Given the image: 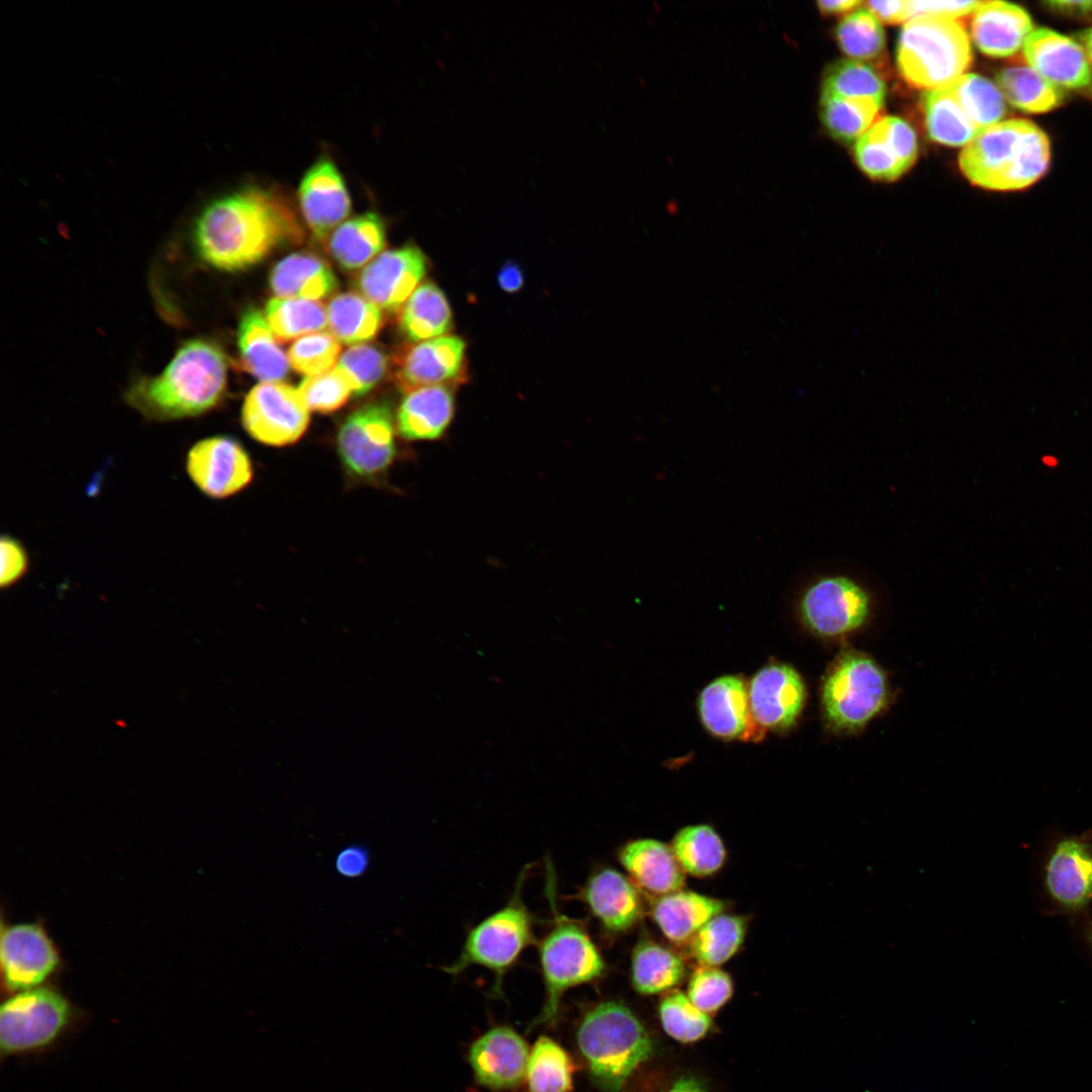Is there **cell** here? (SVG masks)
I'll use <instances>...</instances> for the list:
<instances>
[{
	"label": "cell",
	"instance_id": "cell-27",
	"mask_svg": "<svg viewBox=\"0 0 1092 1092\" xmlns=\"http://www.w3.org/2000/svg\"><path fill=\"white\" fill-rule=\"evenodd\" d=\"M269 284L276 297L318 300L338 288L330 264L309 252L292 253L271 270Z\"/></svg>",
	"mask_w": 1092,
	"mask_h": 1092
},
{
	"label": "cell",
	"instance_id": "cell-10",
	"mask_svg": "<svg viewBox=\"0 0 1092 1092\" xmlns=\"http://www.w3.org/2000/svg\"><path fill=\"white\" fill-rule=\"evenodd\" d=\"M70 1005L48 988L27 989L10 997L0 1009V1045L19 1053L52 1042L67 1025Z\"/></svg>",
	"mask_w": 1092,
	"mask_h": 1092
},
{
	"label": "cell",
	"instance_id": "cell-23",
	"mask_svg": "<svg viewBox=\"0 0 1092 1092\" xmlns=\"http://www.w3.org/2000/svg\"><path fill=\"white\" fill-rule=\"evenodd\" d=\"M1045 887L1063 908H1083L1092 899V843L1078 837L1061 840L1045 867Z\"/></svg>",
	"mask_w": 1092,
	"mask_h": 1092
},
{
	"label": "cell",
	"instance_id": "cell-14",
	"mask_svg": "<svg viewBox=\"0 0 1092 1092\" xmlns=\"http://www.w3.org/2000/svg\"><path fill=\"white\" fill-rule=\"evenodd\" d=\"M425 254L415 245L380 253L359 273L360 293L380 309L394 312L406 302L427 272Z\"/></svg>",
	"mask_w": 1092,
	"mask_h": 1092
},
{
	"label": "cell",
	"instance_id": "cell-33",
	"mask_svg": "<svg viewBox=\"0 0 1092 1092\" xmlns=\"http://www.w3.org/2000/svg\"><path fill=\"white\" fill-rule=\"evenodd\" d=\"M332 334L347 345L364 344L376 337L383 326L381 309L358 292H343L327 306Z\"/></svg>",
	"mask_w": 1092,
	"mask_h": 1092
},
{
	"label": "cell",
	"instance_id": "cell-1",
	"mask_svg": "<svg viewBox=\"0 0 1092 1092\" xmlns=\"http://www.w3.org/2000/svg\"><path fill=\"white\" fill-rule=\"evenodd\" d=\"M192 236L204 263L236 272L281 248L300 244L304 231L284 194L249 186L207 204L195 220Z\"/></svg>",
	"mask_w": 1092,
	"mask_h": 1092
},
{
	"label": "cell",
	"instance_id": "cell-34",
	"mask_svg": "<svg viewBox=\"0 0 1092 1092\" xmlns=\"http://www.w3.org/2000/svg\"><path fill=\"white\" fill-rule=\"evenodd\" d=\"M1003 97L1015 108L1027 113H1045L1060 106L1065 91L1052 84L1029 66H1012L997 75Z\"/></svg>",
	"mask_w": 1092,
	"mask_h": 1092
},
{
	"label": "cell",
	"instance_id": "cell-22",
	"mask_svg": "<svg viewBox=\"0 0 1092 1092\" xmlns=\"http://www.w3.org/2000/svg\"><path fill=\"white\" fill-rule=\"evenodd\" d=\"M526 1041L514 1029L496 1026L469 1049L468 1060L476 1081L490 1089H510L522 1083L529 1060Z\"/></svg>",
	"mask_w": 1092,
	"mask_h": 1092
},
{
	"label": "cell",
	"instance_id": "cell-16",
	"mask_svg": "<svg viewBox=\"0 0 1092 1092\" xmlns=\"http://www.w3.org/2000/svg\"><path fill=\"white\" fill-rule=\"evenodd\" d=\"M464 341L448 335L402 349L392 358V376L404 392L433 385L450 386L465 373Z\"/></svg>",
	"mask_w": 1092,
	"mask_h": 1092
},
{
	"label": "cell",
	"instance_id": "cell-52",
	"mask_svg": "<svg viewBox=\"0 0 1092 1092\" xmlns=\"http://www.w3.org/2000/svg\"><path fill=\"white\" fill-rule=\"evenodd\" d=\"M980 1H912V17L933 15L957 19L973 14Z\"/></svg>",
	"mask_w": 1092,
	"mask_h": 1092
},
{
	"label": "cell",
	"instance_id": "cell-35",
	"mask_svg": "<svg viewBox=\"0 0 1092 1092\" xmlns=\"http://www.w3.org/2000/svg\"><path fill=\"white\" fill-rule=\"evenodd\" d=\"M922 108L928 135L936 143L965 147L980 132L968 118L948 86L924 91Z\"/></svg>",
	"mask_w": 1092,
	"mask_h": 1092
},
{
	"label": "cell",
	"instance_id": "cell-7",
	"mask_svg": "<svg viewBox=\"0 0 1092 1092\" xmlns=\"http://www.w3.org/2000/svg\"><path fill=\"white\" fill-rule=\"evenodd\" d=\"M528 867L521 872L509 901L468 929L457 959L444 968L456 976L478 966L494 976L493 990L500 993L505 975L519 961L535 938V918L522 897Z\"/></svg>",
	"mask_w": 1092,
	"mask_h": 1092
},
{
	"label": "cell",
	"instance_id": "cell-8",
	"mask_svg": "<svg viewBox=\"0 0 1092 1092\" xmlns=\"http://www.w3.org/2000/svg\"><path fill=\"white\" fill-rule=\"evenodd\" d=\"M874 597L868 585L847 571L814 573L800 588L796 614L812 634L835 638L860 629L870 619Z\"/></svg>",
	"mask_w": 1092,
	"mask_h": 1092
},
{
	"label": "cell",
	"instance_id": "cell-49",
	"mask_svg": "<svg viewBox=\"0 0 1092 1092\" xmlns=\"http://www.w3.org/2000/svg\"><path fill=\"white\" fill-rule=\"evenodd\" d=\"M731 977L718 967L703 966L691 976L688 997L703 1012H715L732 996Z\"/></svg>",
	"mask_w": 1092,
	"mask_h": 1092
},
{
	"label": "cell",
	"instance_id": "cell-48",
	"mask_svg": "<svg viewBox=\"0 0 1092 1092\" xmlns=\"http://www.w3.org/2000/svg\"><path fill=\"white\" fill-rule=\"evenodd\" d=\"M309 411L330 414L341 408L353 394L344 375L335 367L314 376H306L298 386Z\"/></svg>",
	"mask_w": 1092,
	"mask_h": 1092
},
{
	"label": "cell",
	"instance_id": "cell-18",
	"mask_svg": "<svg viewBox=\"0 0 1092 1092\" xmlns=\"http://www.w3.org/2000/svg\"><path fill=\"white\" fill-rule=\"evenodd\" d=\"M1 968L6 986L14 991L39 985L57 968L59 954L37 924L21 923L3 930Z\"/></svg>",
	"mask_w": 1092,
	"mask_h": 1092
},
{
	"label": "cell",
	"instance_id": "cell-29",
	"mask_svg": "<svg viewBox=\"0 0 1092 1092\" xmlns=\"http://www.w3.org/2000/svg\"><path fill=\"white\" fill-rule=\"evenodd\" d=\"M726 907L723 900L679 890L659 896L652 904L651 915L666 938L685 943Z\"/></svg>",
	"mask_w": 1092,
	"mask_h": 1092
},
{
	"label": "cell",
	"instance_id": "cell-21",
	"mask_svg": "<svg viewBox=\"0 0 1092 1092\" xmlns=\"http://www.w3.org/2000/svg\"><path fill=\"white\" fill-rule=\"evenodd\" d=\"M590 914L609 933L633 928L644 914L639 888L619 871L605 867L594 872L578 893Z\"/></svg>",
	"mask_w": 1092,
	"mask_h": 1092
},
{
	"label": "cell",
	"instance_id": "cell-28",
	"mask_svg": "<svg viewBox=\"0 0 1092 1092\" xmlns=\"http://www.w3.org/2000/svg\"><path fill=\"white\" fill-rule=\"evenodd\" d=\"M277 342L260 310L249 307L244 311L238 330L241 365L263 382L280 381L288 374V357Z\"/></svg>",
	"mask_w": 1092,
	"mask_h": 1092
},
{
	"label": "cell",
	"instance_id": "cell-5",
	"mask_svg": "<svg viewBox=\"0 0 1092 1092\" xmlns=\"http://www.w3.org/2000/svg\"><path fill=\"white\" fill-rule=\"evenodd\" d=\"M577 1044L592 1080L605 1092H620L653 1053L644 1026L628 1007L615 1001L602 1002L584 1014Z\"/></svg>",
	"mask_w": 1092,
	"mask_h": 1092
},
{
	"label": "cell",
	"instance_id": "cell-40",
	"mask_svg": "<svg viewBox=\"0 0 1092 1092\" xmlns=\"http://www.w3.org/2000/svg\"><path fill=\"white\" fill-rule=\"evenodd\" d=\"M948 88L980 131L1000 122L1005 114V98L1000 89L983 76L965 73Z\"/></svg>",
	"mask_w": 1092,
	"mask_h": 1092
},
{
	"label": "cell",
	"instance_id": "cell-55",
	"mask_svg": "<svg viewBox=\"0 0 1092 1092\" xmlns=\"http://www.w3.org/2000/svg\"><path fill=\"white\" fill-rule=\"evenodd\" d=\"M497 283L506 292H518L524 285L522 269L512 261L507 262L497 274Z\"/></svg>",
	"mask_w": 1092,
	"mask_h": 1092
},
{
	"label": "cell",
	"instance_id": "cell-46",
	"mask_svg": "<svg viewBox=\"0 0 1092 1092\" xmlns=\"http://www.w3.org/2000/svg\"><path fill=\"white\" fill-rule=\"evenodd\" d=\"M854 153L860 169L873 179L892 181L907 171L877 121L855 142Z\"/></svg>",
	"mask_w": 1092,
	"mask_h": 1092
},
{
	"label": "cell",
	"instance_id": "cell-31",
	"mask_svg": "<svg viewBox=\"0 0 1092 1092\" xmlns=\"http://www.w3.org/2000/svg\"><path fill=\"white\" fill-rule=\"evenodd\" d=\"M398 327L413 342L445 336L452 329V311L442 290L429 281L418 286L400 308Z\"/></svg>",
	"mask_w": 1092,
	"mask_h": 1092
},
{
	"label": "cell",
	"instance_id": "cell-3",
	"mask_svg": "<svg viewBox=\"0 0 1092 1092\" xmlns=\"http://www.w3.org/2000/svg\"><path fill=\"white\" fill-rule=\"evenodd\" d=\"M1051 144L1032 121L1012 118L981 130L959 158L963 174L975 185L996 191L1029 187L1048 170Z\"/></svg>",
	"mask_w": 1092,
	"mask_h": 1092
},
{
	"label": "cell",
	"instance_id": "cell-50",
	"mask_svg": "<svg viewBox=\"0 0 1092 1092\" xmlns=\"http://www.w3.org/2000/svg\"><path fill=\"white\" fill-rule=\"evenodd\" d=\"M887 140L894 148L899 160L908 170L917 157V139L910 124L896 116H885L877 120Z\"/></svg>",
	"mask_w": 1092,
	"mask_h": 1092
},
{
	"label": "cell",
	"instance_id": "cell-37",
	"mask_svg": "<svg viewBox=\"0 0 1092 1092\" xmlns=\"http://www.w3.org/2000/svg\"><path fill=\"white\" fill-rule=\"evenodd\" d=\"M746 930L747 920L744 916L718 914L689 941L690 952L701 965L718 967L739 950Z\"/></svg>",
	"mask_w": 1092,
	"mask_h": 1092
},
{
	"label": "cell",
	"instance_id": "cell-15",
	"mask_svg": "<svg viewBox=\"0 0 1092 1092\" xmlns=\"http://www.w3.org/2000/svg\"><path fill=\"white\" fill-rule=\"evenodd\" d=\"M697 706L704 728L716 738L758 742L765 735L752 716L748 684L740 675L711 680L701 691Z\"/></svg>",
	"mask_w": 1092,
	"mask_h": 1092
},
{
	"label": "cell",
	"instance_id": "cell-4",
	"mask_svg": "<svg viewBox=\"0 0 1092 1092\" xmlns=\"http://www.w3.org/2000/svg\"><path fill=\"white\" fill-rule=\"evenodd\" d=\"M547 868L546 892L552 921L538 941L539 965L546 996L531 1028L553 1024L557 1020L564 993L601 978L606 971L605 960L583 923L564 915L557 908L554 873L549 864Z\"/></svg>",
	"mask_w": 1092,
	"mask_h": 1092
},
{
	"label": "cell",
	"instance_id": "cell-6",
	"mask_svg": "<svg viewBox=\"0 0 1092 1092\" xmlns=\"http://www.w3.org/2000/svg\"><path fill=\"white\" fill-rule=\"evenodd\" d=\"M970 35L957 19L918 15L905 22L897 46L900 75L925 91L948 86L972 63Z\"/></svg>",
	"mask_w": 1092,
	"mask_h": 1092
},
{
	"label": "cell",
	"instance_id": "cell-13",
	"mask_svg": "<svg viewBox=\"0 0 1092 1092\" xmlns=\"http://www.w3.org/2000/svg\"><path fill=\"white\" fill-rule=\"evenodd\" d=\"M186 471L205 495L222 499L243 490L253 478L251 458L239 441L229 436L199 440L186 456Z\"/></svg>",
	"mask_w": 1092,
	"mask_h": 1092
},
{
	"label": "cell",
	"instance_id": "cell-59",
	"mask_svg": "<svg viewBox=\"0 0 1092 1092\" xmlns=\"http://www.w3.org/2000/svg\"><path fill=\"white\" fill-rule=\"evenodd\" d=\"M1079 39L1081 46L1087 56V59L1092 66V27L1087 28L1079 33Z\"/></svg>",
	"mask_w": 1092,
	"mask_h": 1092
},
{
	"label": "cell",
	"instance_id": "cell-11",
	"mask_svg": "<svg viewBox=\"0 0 1092 1092\" xmlns=\"http://www.w3.org/2000/svg\"><path fill=\"white\" fill-rule=\"evenodd\" d=\"M337 446L341 461L351 475L362 479L380 476L396 455L389 405L373 402L354 411L341 425Z\"/></svg>",
	"mask_w": 1092,
	"mask_h": 1092
},
{
	"label": "cell",
	"instance_id": "cell-51",
	"mask_svg": "<svg viewBox=\"0 0 1092 1092\" xmlns=\"http://www.w3.org/2000/svg\"><path fill=\"white\" fill-rule=\"evenodd\" d=\"M0 585L10 587L19 581L29 568V556L24 545L11 535H2Z\"/></svg>",
	"mask_w": 1092,
	"mask_h": 1092
},
{
	"label": "cell",
	"instance_id": "cell-24",
	"mask_svg": "<svg viewBox=\"0 0 1092 1092\" xmlns=\"http://www.w3.org/2000/svg\"><path fill=\"white\" fill-rule=\"evenodd\" d=\"M972 15V38L989 57L1015 55L1033 30L1029 14L1022 7L1005 1H980Z\"/></svg>",
	"mask_w": 1092,
	"mask_h": 1092
},
{
	"label": "cell",
	"instance_id": "cell-56",
	"mask_svg": "<svg viewBox=\"0 0 1092 1092\" xmlns=\"http://www.w3.org/2000/svg\"><path fill=\"white\" fill-rule=\"evenodd\" d=\"M862 2L856 0L818 1V9L824 14H837L856 9Z\"/></svg>",
	"mask_w": 1092,
	"mask_h": 1092
},
{
	"label": "cell",
	"instance_id": "cell-39",
	"mask_svg": "<svg viewBox=\"0 0 1092 1092\" xmlns=\"http://www.w3.org/2000/svg\"><path fill=\"white\" fill-rule=\"evenodd\" d=\"M265 317L280 343L316 333L328 326L327 307L318 300L273 297Z\"/></svg>",
	"mask_w": 1092,
	"mask_h": 1092
},
{
	"label": "cell",
	"instance_id": "cell-58",
	"mask_svg": "<svg viewBox=\"0 0 1092 1092\" xmlns=\"http://www.w3.org/2000/svg\"><path fill=\"white\" fill-rule=\"evenodd\" d=\"M1054 9L1071 13H1087L1092 11V1H1055L1049 3Z\"/></svg>",
	"mask_w": 1092,
	"mask_h": 1092
},
{
	"label": "cell",
	"instance_id": "cell-44",
	"mask_svg": "<svg viewBox=\"0 0 1092 1092\" xmlns=\"http://www.w3.org/2000/svg\"><path fill=\"white\" fill-rule=\"evenodd\" d=\"M392 360L380 347L358 344L347 349L336 368L344 375L353 395L361 396L375 387L391 369Z\"/></svg>",
	"mask_w": 1092,
	"mask_h": 1092
},
{
	"label": "cell",
	"instance_id": "cell-36",
	"mask_svg": "<svg viewBox=\"0 0 1092 1092\" xmlns=\"http://www.w3.org/2000/svg\"><path fill=\"white\" fill-rule=\"evenodd\" d=\"M672 851L685 873L698 878L719 872L726 860V847L718 832L708 824L681 828L671 842Z\"/></svg>",
	"mask_w": 1092,
	"mask_h": 1092
},
{
	"label": "cell",
	"instance_id": "cell-17",
	"mask_svg": "<svg viewBox=\"0 0 1092 1092\" xmlns=\"http://www.w3.org/2000/svg\"><path fill=\"white\" fill-rule=\"evenodd\" d=\"M749 705L756 723L765 731L790 729L801 715L806 689L798 671L790 664L770 662L758 669L748 682Z\"/></svg>",
	"mask_w": 1092,
	"mask_h": 1092
},
{
	"label": "cell",
	"instance_id": "cell-42",
	"mask_svg": "<svg viewBox=\"0 0 1092 1092\" xmlns=\"http://www.w3.org/2000/svg\"><path fill=\"white\" fill-rule=\"evenodd\" d=\"M821 95L871 97L884 102L886 86L880 75L866 63L841 60L826 70Z\"/></svg>",
	"mask_w": 1092,
	"mask_h": 1092
},
{
	"label": "cell",
	"instance_id": "cell-12",
	"mask_svg": "<svg viewBox=\"0 0 1092 1092\" xmlns=\"http://www.w3.org/2000/svg\"><path fill=\"white\" fill-rule=\"evenodd\" d=\"M309 412L298 388L282 381H262L244 400L242 423L258 442L280 447L294 444L303 436Z\"/></svg>",
	"mask_w": 1092,
	"mask_h": 1092
},
{
	"label": "cell",
	"instance_id": "cell-32",
	"mask_svg": "<svg viewBox=\"0 0 1092 1092\" xmlns=\"http://www.w3.org/2000/svg\"><path fill=\"white\" fill-rule=\"evenodd\" d=\"M685 974L681 957L652 939L638 941L632 951L631 980L638 993L652 995L669 990Z\"/></svg>",
	"mask_w": 1092,
	"mask_h": 1092
},
{
	"label": "cell",
	"instance_id": "cell-9",
	"mask_svg": "<svg viewBox=\"0 0 1092 1092\" xmlns=\"http://www.w3.org/2000/svg\"><path fill=\"white\" fill-rule=\"evenodd\" d=\"M887 681L883 670L869 656L842 653L827 673L821 700L829 725L841 731L862 728L885 706Z\"/></svg>",
	"mask_w": 1092,
	"mask_h": 1092
},
{
	"label": "cell",
	"instance_id": "cell-20",
	"mask_svg": "<svg viewBox=\"0 0 1092 1092\" xmlns=\"http://www.w3.org/2000/svg\"><path fill=\"white\" fill-rule=\"evenodd\" d=\"M302 217L317 241H326L350 213L351 198L335 163L322 157L303 175L298 187Z\"/></svg>",
	"mask_w": 1092,
	"mask_h": 1092
},
{
	"label": "cell",
	"instance_id": "cell-19",
	"mask_svg": "<svg viewBox=\"0 0 1092 1092\" xmlns=\"http://www.w3.org/2000/svg\"><path fill=\"white\" fill-rule=\"evenodd\" d=\"M1027 66L1061 89L1092 90V71L1082 46L1050 28L1033 29L1024 41Z\"/></svg>",
	"mask_w": 1092,
	"mask_h": 1092
},
{
	"label": "cell",
	"instance_id": "cell-43",
	"mask_svg": "<svg viewBox=\"0 0 1092 1092\" xmlns=\"http://www.w3.org/2000/svg\"><path fill=\"white\" fill-rule=\"evenodd\" d=\"M836 38L841 50L856 61L873 60L885 48L881 22L867 7H858L841 19Z\"/></svg>",
	"mask_w": 1092,
	"mask_h": 1092
},
{
	"label": "cell",
	"instance_id": "cell-54",
	"mask_svg": "<svg viewBox=\"0 0 1092 1092\" xmlns=\"http://www.w3.org/2000/svg\"><path fill=\"white\" fill-rule=\"evenodd\" d=\"M367 855L363 849L351 847L343 850L337 859V868L342 875L355 877L364 872Z\"/></svg>",
	"mask_w": 1092,
	"mask_h": 1092
},
{
	"label": "cell",
	"instance_id": "cell-57",
	"mask_svg": "<svg viewBox=\"0 0 1092 1092\" xmlns=\"http://www.w3.org/2000/svg\"><path fill=\"white\" fill-rule=\"evenodd\" d=\"M667 1092H709L697 1078L685 1076L679 1078Z\"/></svg>",
	"mask_w": 1092,
	"mask_h": 1092
},
{
	"label": "cell",
	"instance_id": "cell-47",
	"mask_svg": "<svg viewBox=\"0 0 1092 1092\" xmlns=\"http://www.w3.org/2000/svg\"><path fill=\"white\" fill-rule=\"evenodd\" d=\"M340 341L327 332H316L297 339L288 350V361L293 370L306 376L320 375L333 370L341 353Z\"/></svg>",
	"mask_w": 1092,
	"mask_h": 1092
},
{
	"label": "cell",
	"instance_id": "cell-25",
	"mask_svg": "<svg viewBox=\"0 0 1092 1092\" xmlns=\"http://www.w3.org/2000/svg\"><path fill=\"white\" fill-rule=\"evenodd\" d=\"M618 858L631 881L643 891L663 896L681 890L685 871L671 846L656 839L640 838L624 844Z\"/></svg>",
	"mask_w": 1092,
	"mask_h": 1092
},
{
	"label": "cell",
	"instance_id": "cell-2",
	"mask_svg": "<svg viewBox=\"0 0 1092 1092\" xmlns=\"http://www.w3.org/2000/svg\"><path fill=\"white\" fill-rule=\"evenodd\" d=\"M228 362L213 342H185L159 375L133 381L126 402L151 421L165 422L200 416L222 398Z\"/></svg>",
	"mask_w": 1092,
	"mask_h": 1092
},
{
	"label": "cell",
	"instance_id": "cell-53",
	"mask_svg": "<svg viewBox=\"0 0 1092 1092\" xmlns=\"http://www.w3.org/2000/svg\"><path fill=\"white\" fill-rule=\"evenodd\" d=\"M864 6L880 20L897 24L912 18V1H868Z\"/></svg>",
	"mask_w": 1092,
	"mask_h": 1092
},
{
	"label": "cell",
	"instance_id": "cell-30",
	"mask_svg": "<svg viewBox=\"0 0 1092 1092\" xmlns=\"http://www.w3.org/2000/svg\"><path fill=\"white\" fill-rule=\"evenodd\" d=\"M386 243L382 218L366 212L342 222L328 241L333 259L346 270H356L377 257Z\"/></svg>",
	"mask_w": 1092,
	"mask_h": 1092
},
{
	"label": "cell",
	"instance_id": "cell-38",
	"mask_svg": "<svg viewBox=\"0 0 1092 1092\" xmlns=\"http://www.w3.org/2000/svg\"><path fill=\"white\" fill-rule=\"evenodd\" d=\"M883 103L871 97L820 95V118L832 136L856 142L879 119Z\"/></svg>",
	"mask_w": 1092,
	"mask_h": 1092
},
{
	"label": "cell",
	"instance_id": "cell-41",
	"mask_svg": "<svg viewBox=\"0 0 1092 1092\" xmlns=\"http://www.w3.org/2000/svg\"><path fill=\"white\" fill-rule=\"evenodd\" d=\"M572 1073L571 1059L556 1041L547 1036L536 1040L526 1074L531 1092H570Z\"/></svg>",
	"mask_w": 1092,
	"mask_h": 1092
},
{
	"label": "cell",
	"instance_id": "cell-45",
	"mask_svg": "<svg viewBox=\"0 0 1092 1092\" xmlns=\"http://www.w3.org/2000/svg\"><path fill=\"white\" fill-rule=\"evenodd\" d=\"M661 1024L674 1039L681 1042L699 1040L709 1031L711 1019L681 991H673L659 1005Z\"/></svg>",
	"mask_w": 1092,
	"mask_h": 1092
},
{
	"label": "cell",
	"instance_id": "cell-26",
	"mask_svg": "<svg viewBox=\"0 0 1092 1092\" xmlns=\"http://www.w3.org/2000/svg\"><path fill=\"white\" fill-rule=\"evenodd\" d=\"M454 416V396L447 385L425 386L406 392L396 414L399 435L410 441L440 438Z\"/></svg>",
	"mask_w": 1092,
	"mask_h": 1092
}]
</instances>
